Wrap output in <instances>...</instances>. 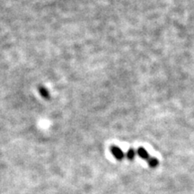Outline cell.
<instances>
[{"label":"cell","instance_id":"obj_2","mask_svg":"<svg viewBox=\"0 0 194 194\" xmlns=\"http://www.w3.org/2000/svg\"><path fill=\"white\" fill-rule=\"evenodd\" d=\"M137 153H138V155L142 158V159H144V160H148L151 156L148 155V153H147V151L145 149V148H143V147H139L138 150H137Z\"/></svg>","mask_w":194,"mask_h":194},{"label":"cell","instance_id":"obj_4","mask_svg":"<svg viewBox=\"0 0 194 194\" xmlns=\"http://www.w3.org/2000/svg\"><path fill=\"white\" fill-rule=\"evenodd\" d=\"M135 156H136V151L133 149V148H131L128 150V153H127V157L128 159L129 160H133L135 158Z\"/></svg>","mask_w":194,"mask_h":194},{"label":"cell","instance_id":"obj_1","mask_svg":"<svg viewBox=\"0 0 194 194\" xmlns=\"http://www.w3.org/2000/svg\"><path fill=\"white\" fill-rule=\"evenodd\" d=\"M111 152L112 154L113 155V156L117 159V160H122L125 156L124 153L121 151V149L118 146H113L111 147Z\"/></svg>","mask_w":194,"mask_h":194},{"label":"cell","instance_id":"obj_3","mask_svg":"<svg viewBox=\"0 0 194 194\" xmlns=\"http://www.w3.org/2000/svg\"><path fill=\"white\" fill-rule=\"evenodd\" d=\"M147 163H148V164H149L150 167L155 168V167H156V166L158 165L159 161H158L156 157H150V158L147 160Z\"/></svg>","mask_w":194,"mask_h":194}]
</instances>
